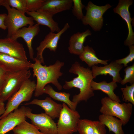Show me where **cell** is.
Instances as JSON below:
<instances>
[{"label": "cell", "mask_w": 134, "mask_h": 134, "mask_svg": "<svg viewBox=\"0 0 134 134\" xmlns=\"http://www.w3.org/2000/svg\"><path fill=\"white\" fill-rule=\"evenodd\" d=\"M12 131L14 134H45L26 120L16 126Z\"/></svg>", "instance_id": "obj_25"}, {"label": "cell", "mask_w": 134, "mask_h": 134, "mask_svg": "<svg viewBox=\"0 0 134 134\" xmlns=\"http://www.w3.org/2000/svg\"><path fill=\"white\" fill-rule=\"evenodd\" d=\"M7 14L6 13L0 14V28L4 30L7 29L5 25L4 21Z\"/></svg>", "instance_id": "obj_35"}, {"label": "cell", "mask_w": 134, "mask_h": 134, "mask_svg": "<svg viewBox=\"0 0 134 134\" xmlns=\"http://www.w3.org/2000/svg\"><path fill=\"white\" fill-rule=\"evenodd\" d=\"M34 61V63H32L31 67V68L33 69V76L37 79L34 96L38 97L43 94L45 87L49 83L54 85L58 90H62V86L58 79L63 75L60 70L64 63L57 60L54 64L46 66L42 65L35 58Z\"/></svg>", "instance_id": "obj_2"}, {"label": "cell", "mask_w": 134, "mask_h": 134, "mask_svg": "<svg viewBox=\"0 0 134 134\" xmlns=\"http://www.w3.org/2000/svg\"><path fill=\"white\" fill-rule=\"evenodd\" d=\"M32 63L15 58L0 52V66L7 72H16L29 70Z\"/></svg>", "instance_id": "obj_16"}, {"label": "cell", "mask_w": 134, "mask_h": 134, "mask_svg": "<svg viewBox=\"0 0 134 134\" xmlns=\"http://www.w3.org/2000/svg\"><path fill=\"white\" fill-rule=\"evenodd\" d=\"M73 6L72 7V12L74 16L79 20H81L84 15L82 9L85 6L82 3L81 0H72Z\"/></svg>", "instance_id": "obj_29"}, {"label": "cell", "mask_w": 134, "mask_h": 134, "mask_svg": "<svg viewBox=\"0 0 134 134\" xmlns=\"http://www.w3.org/2000/svg\"><path fill=\"white\" fill-rule=\"evenodd\" d=\"M0 52L19 59L27 60L23 44L11 38L0 39Z\"/></svg>", "instance_id": "obj_12"}, {"label": "cell", "mask_w": 134, "mask_h": 134, "mask_svg": "<svg viewBox=\"0 0 134 134\" xmlns=\"http://www.w3.org/2000/svg\"><path fill=\"white\" fill-rule=\"evenodd\" d=\"M2 6H4L8 12L4 23L8 30L7 37H12L19 29L26 26L34 24L32 18L26 16L14 8H11L3 0Z\"/></svg>", "instance_id": "obj_5"}, {"label": "cell", "mask_w": 134, "mask_h": 134, "mask_svg": "<svg viewBox=\"0 0 134 134\" xmlns=\"http://www.w3.org/2000/svg\"><path fill=\"white\" fill-rule=\"evenodd\" d=\"M91 86L93 91L100 90L106 94L108 97L112 100L120 103L119 97L114 92V90L117 87V83L113 81L107 83L105 80L97 82L93 80L91 82Z\"/></svg>", "instance_id": "obj_21"}, {"label": "cell", "mask_w": 134, "mask_h": 134, "mask_svg": "<svg viewBox=\"0 0 134 134\" xmlns=\"http://www.w3.org/2000/svg\"><path fill=\"white\" fill-rule=\"evenodd\" d=\"M70 27L68 23H66L63 27L58 32L55 33L50 32H49L40 43L36 48L37 53L35 58L39 60L41 63L44 64L43 56L44 50L46 48H48L51 51L55 52L57 48L58 42L61 36Z\"/></svg>", "instance_id": "obj_10"}, {"label": "cell", "mask_w": 134, "mask_h": 134, "mask_svg": "<svg viewBox=\"0 0 134 134\" xmlns=\"http://www.w3.org/2000/svg\"><path fill=\"white\" fill-rule=\"evenodd\" d=\"M122 93V100L126 102H129L134 105V83L130 86L121 88Z\"/></svg>", "instance_id": "obj_27"}, {"label": "cell", "mask_w": 134, "mask_h": 134, "mask_svg": "<svg viewBox=\"0 0 134 134\" xmlns=\"http://www.w3.org/2000/svg\"><path fill=\"white\" fill-rule=\"evenodd\" d=\"M24 104L35 105L40 106L44 110L45 113L53 119L59 118L63 107L62 104L57 103L49 97H46L43 100L35 99Z\"/></svg>", "instance_id": "obj_17"}, {"label": "cell", "mask_w": 134, "mask_h": 134, "mask_svg": "<svg viewBox=\"0 0 134 134\" xmlns=\"http://www.w3.org/2000/svg\"><path fill=\"white\" fill-rule=\"evenodd\" d=\"M4 102L0 97V107L4 106Z\"/></svg>", "instance_id": "obj_37"}, {"label": "cell", "mask_w": 134, "mask_h": 134, "mask_svg": "<svg viewBox=\"0 0 134 134\" xmlns=\"http://www.w3.org/2000/svg\"><path fill=\"white\" fill-rule=\"evenodd\" d=\"M91 35V32L89 29L84 32H78L72 35L69 41L68 49L70 53L79 56L83 51V44L86 38Z\"/></svg>", "instance_id": "obj_20"}, {"label": "cell", "mask_w": 134, "mask_h": 134, "mask_svg": "<svg viewBox=\"0 0 134 134\" xmlns=\"http://www.w3.org/2000/svg\"><path fill=\"white\" fill-rule=\"evenodd\" d=\"M39 25L36 23L28 27H24L18 30L11 38L17 40L19 38H23L28 48L30 59L34 61V52L32 46V42L34 38L37 36L40 31Z\"/></svg>", "instance_id": "obj_14"}, {"label": "cell", "mask_w": 134, "mask_h": 134, "mask_svg": "<svg viewBox=\"0 0 134 134\" xmlns=\"http://www.w3.org/2000/svg\"><path fill=\"white\" fill-rule=\"evenodd\" d=\"M5 107L4 106L0 107V116L1 115L4 113L5 111Z\"/></svg>", "instance_id": "obj_36"}, {"label": "cell", "mask_w": 134, "mask_h": 134, "mask_svg": "<svg viewBox=\"0 0 134 134\" xmlns=\"http://www.w3.org/2000/svg\"><path fill=\"white\" fill-rule=\"evenodd\" d=\"M69 71L77 76L72 80L66 81L63 88L69 90L75 87L79 89V93L73 96V102L78 104L82 101H87L94 95L91 86V82L94 79L91 70L88 68H85L81 66L76 61L72 65Z\"/></svg>", "instance_id": "obj_1"}, {"label": "cell", "mask_w": 134, "mask_h": 134, "mask_svg": "<svg viewBox=\"0 0 134 134\" xmlns=\"http://www.w3.org/2000/svg\"><path fill=\"white\" fill-rule=\"evenodd\" d=\"M6 72L3 67L0 66V94L3 88Z\"/></svg>", "instance_id": "obj_34"}, {"label": "cell", "mask_w": 134, "mask_h": 134, "mask_svg": "<svg viewBox=\"0 0 134 134\" xmlns=\"http://www.w3.org/2000/svg\"><path fill=\"white\" fill-rule=\"evenodd\" d=\"M105 126L99 120L93 121V134H106Z\"/></svg>", "instance_id": "obj_33"}, {"label": "cell", "mask_w": 134, "mask_h": 134, "mask_svg": "<svg viewBox=\"0 0 134 134\" xmlns=\"http://www.w3.org/2000/svg\"><path fill=\"white\" fill-rule=\"evenodd\" d=\"M98 118L100 121L108 127L109 132L115 134H125L122 127L123 123L120 119L102 114L99 115Z\"/></svg>", "instance_id": "obj_24"}, {"label": "cell", "mask_w": 134, "mask_h": 134, "mask_svg": "<svg viewBox=\"0 0 134 134\" xmlns=\"http://www.w3.org/2000/svg\"><path fill=\"white\" fill-rule=\"evenodd\" d=\"M25 116L31 120V124L41 132L45 134H57V124L45 113L34 114L30 108L27 107Z\"/></svg>", "instance_id": "obj_9"}, {"label": "cell", "mask_w": 134, "mask_h": 134, "mask_svg": "<svg viewBox=\"0 0 134 134\" xmlns=\"http://www.w3.org/2000/svg\"><path fill=\"white\" fill-rule=\"evenodd\" d=\"M123 67L122 65L117 63L115 61H112L103 66H93L91 71L94 79L99 75L106 76L108 74L112 77V81L120 83L122 79L119 73Z\"/></svg>", "instance_id": "obj_15"}, {"label": "cell", "mask_w": 134, "mask_h": 134, "mask_svg": "<svg viewBox=\"0 0 134 134\" xmlns=\"http://www.w3.org/2000/svg\"><path fill=\"white\" fill-rule=\"evenodd\" d=\"M44 93L49 95L50 97L56 100L63 102L71 109L75 110L78 103L71 101L70 99V94L65 92H58L55 91L50 85L45 86Z\"/></svg>", "instance_id": "obj_22"}, {"label": "cell", "mask_w": 134, "mask_h": 134, "mask_svg": "<svg viewBox=\"0 0 134 134\" xmlns=\"http://www.w3.org/2000/svg\"><path fill=\"white\" fill-rule=\"evenodd\" d=\"M112 6L107 4L103 6H99L89 1L85 7L86 12L82 20L83 24L89 25L95 31L100 30L103 24V15Z\"/></svg>", "instance_id": "obj_8"}, {"label": "cell", "mask_w": 134, "mask_h": 134, "mask_svg": "<svg viewBox=\"0 0 134 134\" xmlns=\"http://www.w3.org/2000/svg\"><path fill=\"white\" fill-rule=\"evenodd\" d=\"M6 3L14 8L25 14L26 12L25 0H5Z\"/></svg>", "instance_id": "obj_30"}, {"label": "cell", "mask_w": 134, "mask_h": 134, "mask_svg": "<svg viewBox=\"0 0 134 134\" xmlns=\"http://www.w3.org/2000/svg\"><path fill=\"white\" fill-rule=\"evenodd\" d=\"M129 53L127 56L123 58L115 61L116 63L119 64H123L125 67H127L128 64L132 62L134 60V45L129 46Z\"/></svg>", "instance_id": "obj_32"}, {"label": "cell", "mask_w": 134, "mask_h": 134, "mask_svg": "<svg viewBox=\"0 0 134 134\" xmlns=\"http://www.w3.org/2000/svg\"><path fill=\"white\" fill-rule=\"evenodd\" d=\"M26 12H34L39 10L45 0H25Z\"/></svg>", "instance_id": "obj_31"}, {"label": "cell", "mask_w": 134, "mask_h": 134, "mask_svg": "<svg viewBox=\"0 0 134 134\" xmlns=\"http://www.w3.org/2000/svg\"><path fill=\"white\" fill-rule=\"evenodd\" d=\"M36 84L29 79L25 81L19 90L8 100L5 111L0 119L18 108L22 102L29 101L36 89Z\"/></svg>", "instance_id": "obj_6"}, {"label": "cell", "mask_w": 134, "mask_h": 134, "mask_svg": "<svg viewBox=\"0 0 134 134\" xmlns=\"http://www.w3.org/2000/svg\"><path fill=\"white\" fill-rule=\"evenodd\" d=\"M102 106L100 112L102 114L118 118L125 125L129 122L132 115L133 105L129 102L121 103L105 97L101 100Z\"/></svg>", "instance_id": "obj_3"}, {"label": "cell", "mask_w": 134, "mask_h": 134, "mask_svg": "<svg viewBox=\"0 0 134 134\" xmlns=\"http://www.w3.org/2000/svg\"><path fill=\"white\" fill-rule=\"evenodd\" d=\"M72 4V0H45L39 10L47 11L53 16L61 12L70 9Z\"/></svg>", "instance_id": "obj_19"}, {"label": "cell", "mask_w": 134, "mask_h": 134, "mask_svg": "<svg viewBox=\"0 0 134 134\" xmlns=\"http://www.w3.org/2000/svg\"><path fill=\"white\" fill-rule=\"evenodd\" d=\"M57 124V134H73L77 131V127L80 115L78 112L70 109L65 103Z\"/></svg>", "instance_id": "obj_7"}, {"label": "cell", "mask_w": 134, "mask_h": 134, "mask_svg": "<svg viewBox=\"0 0 134 134\" xmlns=\"http://www.w3.org/2000/svg\"><path fill=\"white\" fill-rule=\"evenodd\" d=\"M133 2V1L131 0H120L118 5L113 9L114 13L119 14L127 24L128 33L124 44L128 46L134 44V33L131 25L132 19L129 11V8Z\"/></svg>", "instance_id": "obj_13"}, {"label": "cell", "mask_w": 134, "mask_h": 134, "mask_svg": "<svg viewBox=\"0 0 134 134\" xmlns=\"http://www.w3.org/2000/svg\"><path fill=\"white\" fill-rule=\"evenodd\" d=\"M26 13L32 18L38 24L48 27L51 32H57L61 30L58 23L53 19V16L47 11L38 10L34 12L27 11Z\"/></svg>", "instance_id": "obj_18"}, {"label": "cell", "mask_w": 134, "mask_h": 134, "mask_svg": "<svg viewBox=\"0 0 134 134\" xmlns=\"http://www.w3.org/2000/svg\"><path fill=\"white\" fill-rule=\"evenodd\" d=\"M79 56L80 59L85 62L90 67L99 64L107 65L109 60H103L98 58L92 48L87 45L84 46L83 51Z\"/></svg>", "instance_id": "obj_23"}, {"label": "cell", "mask_w": 134, "mask_h": 134, "mask_svg": "<svg viewBox=\"0 0 134 134\" xmlns=\"http://www.w3.org/2000/svg\"><path fill=\"white\" fill-rule=\"evenodd\" d=\"M77 131L79 134H93V121L80 119L78 124Z\"/></svg>", "instance_id": "obj_26"}, {"label": "cell", "mask_w": 134, "mask_h": 134, "mask_svg": "<svg viewBox=\"0 0 134 134\" xmlns=\"http://www.w3.org/2000/svg\"><path fill=\"white\" fill-rule=\"evenodd\" d=\"M125 75L120 83L124 85L129 83L132 85L134 83V63L131 66H127L124 69Z\"/></svg>", "instance_id": "obj_28"}, {"label": "cell", "mask_w": 134, "mask_h": 134, "mask_svg": "<svg viewBox=\"0 0 134 134\" xmlns=\"http://www.w3.org/2000/svg\"><path fill=\"white\" fill-rule=\"evenodd\" d=\"M31 75L30 70L6 72L4 84L0 97L4 102L7 100L20 89Z\"/></svg>", "instance_id": "obj_4"}, {"label": "cell", "mask_w": 134, "mask_h": 134, "mask_svg": "<svg viewBox=\"0 0 134 134\" xmlns=\"http://www.w3.org/2000/svg\"><path fill=\"white\" fill-rule=\"evenodd\" d=\"M27 107L17 109L0 119V134H5L26 120Z\"/></svg>", "instance_id": "obj_11"}, {"label": "cell", "mask_w": 134, "mask_h": 134, "mask_svg": "<svg viewBox=\"0 0 134 134\" xmlns=\"http://www.w3.org/2000/svg\"><path fill=\"white\" fill-rule=\"evenodd\" d=\"M3 0H0V6H2Z\"/></svg>", "instance_id": "obj_38"}]
</instances>
